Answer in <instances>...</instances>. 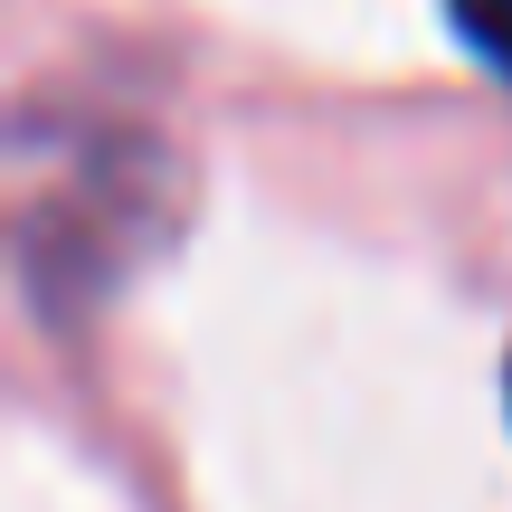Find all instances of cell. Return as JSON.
Listing matches in <instances>:
<instances>
[{"mask_svg": "<svg viewBox=\"0 0 512 512\" xmlns=\"http://www.w3.org/2000/svg\"><path fill=\"white\" fill-rule=\"evenodd\" d=\"M503 399H512V370H503Z\"/></svg>", "mask_w": 512, "mask_h": 512, "instance_id": "obj_2", "label": "cell"}, {"mask_svg": "<svg viewBox=\"0 0 512 512\" xmlns=\"http://www.w3.org/2000/svg\"><path fill=\"white\" fill-rule=\"evenodd\" d=\"M446 19H456V38L512 86V0H446Z\"/></svg>", "mask_w": 512, "mask_h": 512, "instance_id": "obj_1", "label": "cell"}]
</instances>
